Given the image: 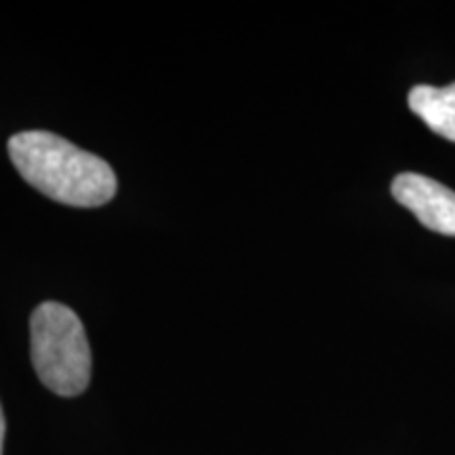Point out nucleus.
I'll list each match as a JSON object with an SVG mask.
<instances>
[{
	"mask_svg": "<svg viewBox=\"0 0 455 455\" xmlns=\"http://www.w3.org/2000/svg\"><path fill=\"white\" fill-rule=\"evenodd\" d=\"M409 108L435 133L455 144V83L447 87L418 84L409 91Z\"/></svg>",
	"mask_w": 455,
	"mask_h": 455,
	"instance_id": "20e7f679",
	"label": "nucleus"
},
{
	"mask_svg": "<svg viewBox=\"0 0 455 455\" xmlns=\"http://www.w3.org/2000/svg\"><path fill=\"white\" fill-rule=\"evenodd\" d=\"M9 156L26 184L70 207H101L116 195V175L104 158L51 131H21L9 140Z\"/></svg>",
	"mask_w": 455,
	"mask_h": 455,
	"instance_id": "f257e3e1",
	"label": "nucleus"
},
{
	"mask_svg": "<svg viewBox=\"0 0 455 455\" xmlns=\"http://www.w3.org/2000/svg\"><path fill=\"white\" fill-rule=\"evenodd\" d=\"M392 196L432 232L455 236V192L419 173H401L392 181Z\"/></svg>",
	"mask_w": 455,
	"mask_h": 455,
	"instance_id": "7ed1b4c3",
	"label": "nucleus"
},
{
	"mask_svg": "<svg viewBox=\"0 0 455 455\" xmlns=\"http://www.w3.org/2000/svg\"><path fill=\"white\" fill-rule=\"evenodd\" d=\"M30 355L38 379L60 396H76L91 382V346L76 312L60 301L36 306L30 318Z\"/></svg>",
	"mask_w": 455,
	"mask_h": 455,
	"instance_id": "f03ea898",
	"label": "nucleus"
},
{
	"mask_svg": "<svg viewBox=\"0 0 455 455\" xmlns=\"http://www.w3.org/2000/svg\"><path fill=\"white\" fill-rule=\"evenodd\" d=\"M4 432H7V424H4V413H3V407H0V455H3Z\"/></svg>",
	"mask_w": 455,
	"mask_h": 455,
	"instance_id": "39448f33",
	"label": "nucleus"
}]
</instances>
